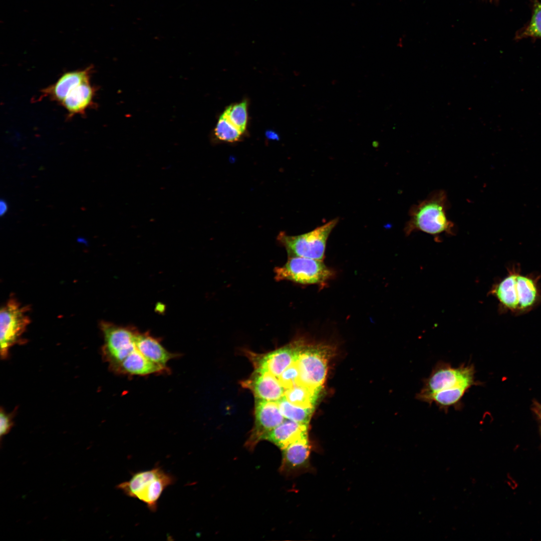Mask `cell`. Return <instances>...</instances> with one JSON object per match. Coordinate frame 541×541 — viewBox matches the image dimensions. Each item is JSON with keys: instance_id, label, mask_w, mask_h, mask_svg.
Segmentation results:
<instances>
[{"instance_id": "83f0119b", "label": "cell", "mask_w": 541, "mask_h": 541, "mask_svg": "<svg viewBox=\"0 0 541 541\" xmlns=\"http://www.w3.org/2000/svg\"><path fill=\"white\" fill-rule=\"evenodd\" d=\"M8 208L9 207L7 202L5 200L1 199L0 201V214L1 216L7 213Z\"/></svg>"}, {"instance_id": "cb8c5ba5", "label": "cell", "mask_w": 541, "mask_h": 541, "mask_svg": "<svg viewBox=\"0 0 541 541\" xmlns=\"http://www.w3.org/2000/svg\"><path fill=\"white\" fill-rule=\"evenodd\" d=\"M247 103L243 101L228 107L222 115L242 134L244 132L247 121Z\"/></svg>"}, {"instance_id": "d4e9b609", "label": "cell", "mask_w": 541, "mask_h": 541, "mask_svg": "<svg viewBox=\"0 0 541 541\" xmlns=\"http://www.w3.org/2000/svg\"><path fill=\"white\" fill-rule=\"evenodd\" d=\"M214 134L220 140L233 142L239 139L242 133L222 114L214 129Z\"/></svg>"}, {"instance_id": "44dd1931", "label": "cell", "mask_w": 541, "mask_h": 541, "mask_svg": "<svg viewBox=\"0 0 541 541\" xmlns=\"http://www.w3.org/2000/svg\"><path fill=\"white\" fill-rule=\"evenodd\" d=\"M321 390L310 388L301 383L285 389V396L293 404L314 408Z\"/></svg>"}, {"instance_id": "f546056e", "label": "cell", "mask_w": 541, "mask_h": 541, "mask_svg": "<svg viewBox=\"0 0 541 541\" xmlns=\"http://www.w3.org/2000/svg\"><path fill=\"white\" fill-rule=\"evenodd\" d=\"M537 412H538L537 413L538 414V415L541 417V406L538 409Z\"/></svg>"}, {"instance_id": "30bf717a", "label": "cell", "mask_w": 541, "mask_h": 541, "mask_svg": "<svg viewBox=\"0 0 541 541\" xmlns=\"http://www.w3.org/2000/svg\"><path fill=\"white\" fill-rule=\"evenodd\" d=\"M286 418L282 414L277 401L255 399L254 423L245 447L252 451L260 441Z\"/></svg>"}, {"instance_id": "4316f807", "label": "cell", "mask_w": 541, "mask_h": 541, "mask_svg": "<svg viewBox=\"0 0 541 541\" xmlns=\"http://www.w3.org/2000/svg\"><path fill=\"white\" fill-rule=\"evenodd\" d=\"M13 425L12 417L1 409L0 413V435L1 438L9 432Z\"/></svg>"}, {"instance_id": "9a60e30c", "label": "cell", "mask_w": 541, "mask_h": 541, "mask_svg": "<svg viewBox=\"0 0 541 541\" xmlns=\"http://www.w3.org/2000/svg\"><path fill=\"white\" fill-rule=\"evenodd\" d=\"M168 370L167 367L148 360L135 348L113 371L120 374L144 376L167 372Z\"/></svg>"}, {"instance_id": "4fadbf2b", "label": "cell", "mask_w": 541, "mask_h": 541, "mask_svg": "<svg viewBox=\"0 0 541 541\" xmlns=\"http://www.w3.org/2000/svg\"><path fill=\"white\" fill-rule=\"evenodd\" d=\"M93 70V66H90L85 69L63 73L55 83L42 90L38 100L48 97L61 104L75 87L90 80Z\"/></svg>"}, {"instance_id": "6da1fadb", "label": "cell", "mask_w": 541, "mask_h": 541, "mask_svg": "<svg viewBox=\"0 0 541 541\" xmlns=\"http://www.w3.org/2000/svg\"><path fill=\"white\" fill-rule=\"evenodd\" d=\"M448 204L445 191L437 190L417 204L412 205L409 211V219L404 228L406 235L415 231L434 235L442 233L453 235L455 232V225L446 215Z\"/></svg>"}, {"instance_id": "f1b7e54d", "label": "cell", "mask_w": 541, "mask_h": 541, "mask_svg": "<svg viewBox=\"0 0 541 541\" xmlns=\"http://www.w3.org/2000/svg\"><path fill=\"white\" fill-rule=\"evenodd\" d=\"M266 134H267V136H268V137L274 138H277V134H276L275 132H274L273 131H268L266 133Z\"/></svg>"}, {"instance_id": "8992f818", "label": "cell", "mask_w": 541, "mask_h": 541, "mask_svg": "<svg viewBox=\"0 0 541 541\" xmlns=\"http://www.w3.org/2000/svg\"><path fill=\"white\" fill-rule=\"evenodd\" d=\"M334 353V349L330 345L305 343L297 361L300 383L310 388L321 390L329 361Z\"/></svg>"}, {"instance_id": "3957f363", "label": "cell", "mask_w": 541, "mask_h": 541, "mask_svg": "<svg viewBox=\"0 0 541 541\" xmlns=\"http://www.w3.org/2000/svg\"><path fill=\"white\" fill-rule=\"evenodd\" d=\"M274 273L277 281L317 285L320 289L327 287L336 276V272L328 267L324 260L300 256L289 257L285 264L274 269Z\"/></svg>"}, {"instance_id": "7402d4cb", "label": "cell", "mask_w": 541, "mask_h": 541, "mask_svg": "<svg viewBox=\"0 0 541 541\" xmlns=\"http://www.w3.org/2000/svg\"><path fill=\"white\" fill-rule=\"evenodd\" d=\"M284 417L302 424L309 425L314 408L303 407L289 402L285 395L277 401Z\"/></svg>"}, {"instance_id": "9c48e42d", "label": "cell", "mask_w": 541, "mask_h": 541, "mask_svg": "<svg viewBox=\"0 0 541 541\" xmlns=\"http://www.w3.org/2000/svg\"><path fill=\"white\" fill-rule=\"evenodd\" d=\"M305 341L296 340L284 347L266 354H257L247 352L254 370L266 372L279 378L288 367L296 363Z\"/></svg>"}, {"instance_id": "e0dca14e", "label": "cell", "mask_w": 541, "mask_h": 541, "mask_svg": "<svg viewBox=\"0 0 541 541\" xmlns=\"http://www.w3.org/2000/svg\"><path fill=\"white\" fill-rule=\"evenodd\" d=\"M309 425L285 419L265 437L264 440L282 449L295 440L308 435Z\"/></svg>"}, {"instance_id": "ffe728a7", "label": "cell", "mask_w": 541, "mask_h": 541, "mask_svg": "<svg viewBox=\"0 0 541 541\" xmlns=\"http://www.w3.org/2000/svg\"><path fill=\"white\" fill-rule=\"evenodd\" d=\"M516 290L518 301V312H525L536 303L539 294L534 281L530 277L518 273Z\"/></svg>"}, {"instance_id": "277c9868", "label": "cell", "mask_w": 541, "mask_h": 541, "mask_svg": "<svg viewBox=\"0 0 541 541\" xmlns=\"http://www.w3.org/2000/svg\"><path fill=\"white\" fill-rule=\"evenodd\" d=\"M475 372L472 364L463 363L454 367L449 363L439 361L423 381V386L416 398L424 402L427 397L439 391L459 386L471 388L479 385L481 383L475 380Z\"/></svg>"}, {"instance_id": "ba28073f", "label": "cell", "mask_w": 541, "mask_h": 541, "mask_svg": "<svg viewBox=\"0 0 541 541\" xmlns=\"http://www.w3.org/2000/svg\"><path fill=\"white\" fill-rule=\"evenodd\" d=\"M101 329L104 339L102 348L103 357L113 371L135 349V339L137 331L108 322H102Z\"/></svg>"}, {"instance_id": "603a6c76", "label": "cell", "mask_w": 541, "mask_h": 541, "mask_svg": "<svg viewBox=\"0 0 541 541\" xmlns=\"http://www.w3.org/2000/svg\"><path fill=\"white\" fill-rule=\"evenodd\" d=\"M532 13L531 19L526 25L518 31L515 35L517 40L531 37L541 39V2L531 0Z\"/></svg>"}, {"instance_id": "5b68a950", "label": "cell", "mask_w": 541, "mask_h": 541, "mask_svg": "<svg viewBox=\"0 0 541 541\" xmlns=\"http://www.w3.org/2000/svg\"><path fill=\"white\" fill-rule=\"evenodd\" d=\"M338 221V218H334L311 231L296 236L281 232L277 240L285 247L289 257L324 260L328 239Z\"/></svg>"}, {"instance_id": "5bb4252c", "label": "cell", "mask_w": 541, "mask_h": 541, "mask_svg": "<svg viewBox=\"0 0 541 541\" xmlns=\"http://www.w3.org/2000/svg\"><path fill=\"white\" fill-rule=\"evenodd\" d=\"M97 88L91 84L90 80L75 87L61 104L67 112V118L84 115L87 110L96 106L94 100Z\"/></svg>"}, {"instance_id": "2e32d148", "label": "cell", "mask_w": 541, "mask_h": 541, "mask_svg": "<svg viewBox=\"0 0 541 541\" xmlns=\"http://www.w3.org/2000/svg\"><path fill=\"white\" fill-rule=\"evenodd\" d=\"M135 344L137 349L148 360L160 366L167 367L168 362L177 354L167 351L156 338L148 333L137 332Z\"/></svg>"}, {"instance_id": "7c38bea8", "label": "cell", "mask_w": 541, "mask_h": 541, "mask_svg": "<svg viewBox=\"0 0 541 541\" xmlns=\"http://www.w3.org/2000/svg\"><path fill=\"white\" fill-rule=\"evenodd\" d=\"M241 385L250 390L255 399L278 401L285 395V389L279 379L266 372L254 370Z\"/></svg>"}, {"instance_id": "ac0fdd59", "label": "cell", "mask_w": 541, "mask_h": 541, "mask_svg": "<svg viewBox=\"0 0 541 541\" xmlns=\"http://www.w3.org/2000/svg\"><path fill=\"white\" fill-rule=\"evenodd\" d=\"M518 273L513 270L500 282L495 285L490 293L495 296L505 309L518 312V301L516 278Z\"/></svg>"}, {"instance_id": "484cf974", "label": "cell", "mask_w": 541, "mask_h": 541, "mask_svg": "<svg viewBox=\"0 0 541 541\" xmlns=\"http://www.w3.org/2000/svg\"><path fill=\"white\" fill-rule=\"evenodd\" d=\"M279 380L285 389L300 382V373L297 362L286 369Z\"/></svg>"}, {"instance_id": "52a82bcc", "label": "cell", "mask_w": 541, "mask_h": 541, "mask_svg": "<svg viewBox=\"0 0 541 541\" xmlns=\"http://www.w3.org/2000/svg\"><path fill=\"white\" fill-rule=\"evenodd\" d=\"M28 309L14 298L10 299L0 312V353L2 359L8 357L10 348L21 341L30 324Z\"/></svg>"}, {"instance_id": "d6986e66", "label": "cell", "mask_w": 541, "mask_h": 541, "mask_svg": "<svg viewBox=\"0 0 541 541\" xmlns=\"http://www.w3.org/2000/svg\"><path fill=\"white\" fill-rule=\"evenodd\" d=\"M470 388L468 386H459L439 391L427 397L424 402L430 405L434 403L440 410L446 413L451 407L459 410L461 409L463 405L462 398Z\"/></svg>"}, {"instance_id": "8fae6325", "label": "cell", "mask_w": 541, "mask_h": 541, "mask_svg": "<svg viewBox=\"0 0 541 541\" xmlns=\"http://www.w3.org/2000/svg\"><path fill=\"white\" fill-rule=\"evenodd\" d=\"M281 474L290 477L310 467L311 446L308 435L292 442L282 450Z\"/></svg>"}, {"instance_id": "7a4b0ae2", "label": "cell", "mask_w": 541, "mask_h": 541, "mask_svg": "<svg viewBox=\"0 0 541 541\" xmlns=\"http://www.w3.org/2000/svg\"><path fill=\"white\" fill-rule=\"evenodd\" d=\"M175 478L159 467L132 474L131 478L121 483L117 488L126 495L144 502L152 512L164 490L174 483Z\"/></svg>"}]
</instances>
